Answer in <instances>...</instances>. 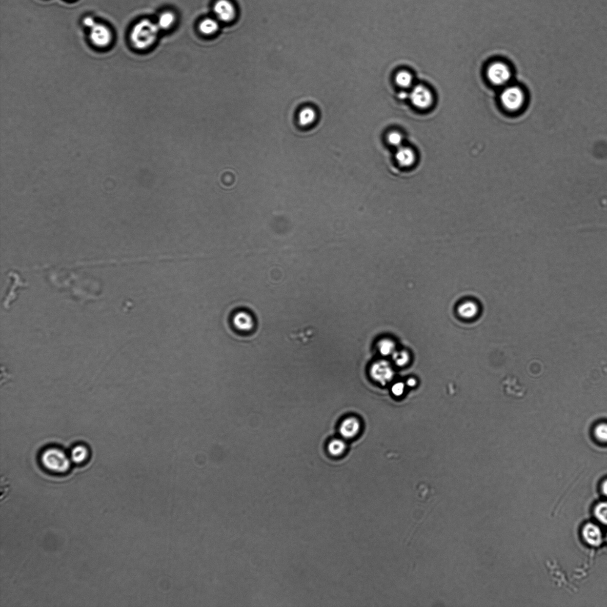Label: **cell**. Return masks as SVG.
<instances>
[{"label": "cell", "instance_id": "8992f818", "mask_svg": "<svg viewBox=\"0 0 607 607\" xmlns=\"http://www.w3.org/2000/svg\"><path fill=\"white\" fill-rule=\"evenodd\" d=\"M409 96L413 105L421 109L429 108L431 106L434 99L431 92L422 85L414 87Z\"/></svg>", "mask_w": 607, "mask_h": 607}, {"label": "cell", "instance_id": "cb8c5ba5", "mask_svg": "<svg viewBox=\"0 0 607 607\" xmlns=\"http://www.w3.org/2000/svg\"><path fill=\"white\" fill-rule=\"evenodd\" d=\"M595 437L601 442H607V424H601L595 427Z\"/></svg>", "mask_w": 607, "mask_h": 607}, {"label": "cell", "instance_id": "52a82bcc", "mask_svg": "<svg viewBox=\"0 0 607 607\" xmlns=\"http://www.w3.org/2000/svg\"><path fill=\"white\" fill-rule=\"evenodd\" d=\"M370 374L373 380L385 385L392 380L394 371L392 367L387 361H379L372 364Z\"/></svg>", "mask_w": 607, "mask_h": 607}, {"label": "cell", "instance_id": "ffe728a7", "mask_svg": "<svg viewBox=\"0 0 607 607\" xmlns=\"http://www.w3.org/2000/svg\"><path fill=\"white\" fill-rule=\"evenodd\" d=\"M386 140L389 145L397 149L404 145V136L401 132L392 131L388 132Z\"/></svg>", "mask_w": 607, "mask_h": 607}, {"label": "cell", "instance_id": "30bf717a", "mask_svg": "<svg viewBox=\"0 0 607 607\" xmlns=\"http://www.w3.org/2000/svg\"><path fill=\"white\" fill-rule=\"evenodd\" d=\"M395 159L400 166L410 168L415 164L417 156L413 148L402 145L397 148Z\"/></svg>", "mask_w": 607, "mask_h": 607}, {"label": "cell", "instance_id": "5b68a950", "mask_svg": "<svg viewBox=\"0 0 607 607\" xmlns=\"http://www.w3.org/2000/svg\"><path fill=\"white\" fill-rule=\"evenodd\" d=\"M213 12L215 18L225 23L233 21L237 15L236 5L231 0H217L214 4Z\"/></svg>", "mask_w": 607, "mask_h": 607}, {"label": "cell", "instance_id": "9c48e42d", "mask_svg": "<svg viewBox=\"0 0 607 607\" xmlns=\"http://www.w3.org/2000/svg\"><path fill=\"white\" fill-rule=\"evenodd\" d=\"M361 422L354 416L344 419L339 427V433L342 437L347 440L354 438L361 430Z\"/></svg>", "mask_w": 607, "mask_h": 607}, {"label": "cell", "instance_id": "7c38bea8", "mask_svg": "<svg viewBox=\"0 0 607 607\" xmlns=\"http://www.w3.org/2000/svg\"><path fill=\"white\" fill-rule=\"evenodd\" d=\"M233 324L237 329L243 332H249L255 325V322L250 314L241 311L236 313L233 319Z\"/></svg>", "mask_w": 607, "mask_h": 607}, {"label": "cell", "instance_id": "e0dca14e", "mask_svg": "<svg viewBox=\"0 0 607 607\" xmlns=\"http://www.w3.org/2000/svg\"><path fill=\"white\" fill-rule=\"evenodd\" d=\"M89 457V451L84 445H77L72 449L70 459L71 462L81 464L87 459Z\"/></svg>", "mask_w": 607, "mask_h": 607}, {"label": "cell", "instance_id": "4316f807", "mask_svg": "<svg viewBox=\"0 0 607 607\" xmlns=\"http://www.w3.org/2000/svg\"><path fill=\"white\" fill-rule=\"evenodd\" d=\"M602 491L604 495L607 497V480L602 485Z\"/></svg>", "mask_w": 607, "mask_h": 607}, {"label": "cell", "instance_id": "7402d4cb", "mask_svg": "<svg viewBox=\"0 0 607 607\" xmlns=\"http://www.w3.org/2000/svg\"><path fill=\"white\" fill-rule=\"evenodd\" d=\"M392 356L393 360L397 366L406 365L409 361V355L405 350H396Z\"/></svg>", "mask_w": 607, "mask_h": 607}, {"label": "cell", "instance_id": "8fae6325", "mask_svg": "<svg viewBox=\"0 0 607 607\" xmlns=\"http://www.w3.org/2000/svg\"><path fill=\"white\" fill-rule=\"evenodd\" d=\"M584 539L590 546H600L603 543V534L601 529L594 524L588 523L585 526L582 530Z\"/></svg>", "mask_w": 607, "mask_h": 607}, {"label": "cell", "instance_id": "6da1fadb", "mask_svg": "<svg viewBox=\"0 0 607 607\" xmlns=\"http://www.w3.org/2000/svg\"><path fill=\"white\" fill-rule=\"evenodd\" d=\"M156 22L150 19H143L135 24L130 34V41L135 49L140 51L147 50L155 45L158 40L159 32Z\"/></svg>", "mask_w": 607, "mask_h": 607}, {"label": "cell", "instance_id": "ba28073f", "mask_svg": "<svg viewBox=\"0 0 607 607\" xmlns=\"http://www.w3.org/2000/svg\"><path fill=\"white\" fill-rule=\"evenodd\" d=\"M112 37L110 29L104 24L96 23L91 28L90 40L96 46L103 48L108 45Z\"/></svg>", "mask_w": 607, "mask_h": 607}, {"label": "cell", "instance_id": "d4e9b609", "mask_svg": "<svg viewBox=\"0 0 607 607\" xmlns=\"http://www.w3.org/2000/svg\"><path fill=\"white\" fill-rule=\"evenodd\" d=\"M393 393L396 396H401L404 392L405 385L402 383H397L394 384L392 389Z\"/></svg>", "mask_w": 607, "mask_h": 607}, {"label": "cell", "instance_id": "d6986e66", "mask_svg": "<svg viewBox=\"0 0 607 607\" xmlns=\"http://www.w3.org/2000/svg\"><path fill=\"white\" fill-rule=\"evenodd\" d=\"M377 348L383 356L392 355L396 350L394 342L388 338L383 339L378 342Z\"/></svg>", "mask_w": 607, "mask_h": 607}, {"label": "cell", "instance_id": "2e32d148", "mask_svg": "<svg viewBox=\"0 0 607 607\" xmlns=\"http://www.w3.org/2000/svg\"><path fill=\"white\" fill-rule=\"evenodd\" d=\"M478 306L472 302H466L462 304L458 308V313L463 318L472 319L478 313Z\"/></svg>", "mask_w": 607, "mask_h": 607}, {"label": "cell", "instance_id": "ac0fdd59", "mask_svg": "<svg viewBox=\"0 0 607 607\" xmlns=\"http://www.w3.org/2000/svg\"><path fill=\"white\" fill-rule=\"evenodd\" d=\"M346 444L341 439H334L328 444L327 449L329 454L334 457L341 456L346 451Z\"/></svg>", "mask_w": 607, "mask_h": 607}, {"label": "cell", "instance_id": "7a4b0ae2", "mask_svg": "<svg viewBox=\"0 0 607 607\" xmlns=\"http://www.w3.org/2000/svg\"><path fill=\"white\" fill-rule=\"evenodd\" d=\"M499 101L506 111L515 114L521 112L525 107L526 93L520 85L510 83L502 88Z\"/></svg>", "mask_w": 607, "mask_h": 607}, {"label": "cell", "instance_id": "484cf974", "mask_svg": "<svg viewBox=\"0 0 607 607\" xmlns=\"http://www.w3.org/2000/svg\"><path fill=\"white\" fill-rule=\"evenodd\" d=\"M83 23L85 26L89 27V28H92V27L96 24L95 20L91 17L85 18L84 19Z\"/></svg>", "mask_w": 607, "mask_h": 607}, {"label": "cell", "instance_id": "f1b7e54d", "mask_svg": "<svg viewBox=\"0 0 607 607\" xmlns=\"http://www.w3.org/2000/svg\"><path fill=\"white\" fill-rule=\"evenodd\" d=\"M606 539H607V536H606Z\"/></svg>", "mask_w": 607, "mask_h": 607}, {"label": "cell", "instance_id": "83f0119b", "mask_svg": "<svg viewBox=\"0 0 607 607\" xmlns=\"http://www.w3.org/2000/svg\"><path fill=\"white\" fill-rule=\"evenodd\" d=\"M416 384V382L415 379H410L407 380V385L410 386V387H413V386H415Z\"/></svg>", "mask_w": 607, "mask_h": 607}, {"label": "cell", "instance_id": "9a60e30c", "mask_svg": "<svg viewBox=\"0 0 607 607\" xmlns=\"http://www.w3.org/2000/svg\"><path fill=\"white\" fill-rule=\"evenodd\" d=\"M220 23L216 18H207L200 22L199 30L203 35L211 37L219 32Z\"/></svg>", "mask_w": 607, "mask_h": 607}, {"label": "cell", "instance_id": "277c9868", "mask_svg": "<svg viewBox=\"0 0 607 607\" xmlns=\"http://www.w3.org/2000/svg\"><path fill=\"white\" fill-rule=\"evenodd\" d=\"M486 76L491 84L502 89L510 84L513 78L512 68L505 61H495L488 66Z\"/></svg>", "mask_w": 607, "mask_h": 607}, {"label": "cell", "instance_id": "44dd1931", "mask_svg": "<svg viewBox=\"0 0 607 607\" xmlns=\"http://www.w3.org/2000/svg\"><path fill=\"white\" fill-rule=\"evenodd\" d=\"M413 81L412 74L406 71H400L396 76V83L403 88L410 87L412 85Z\"/></svg>", "mask_w": 607, "mask_h": 607}, {"label": "cell", "instance_id": "603a6c76", "mask_svg": "<svg viewBox=\"0 0 607 607\" xmlns=\"http://www.w3.org/2000/svg\"><path fill=\"white\" fill-rule=\"evenodd\" d=\"M596 518L601 523L607 525V502H601L595 509Z\"/></svg>", "mask_w": 607, "mask_h": 607}, {"label": "cell", "instance_id": "3957f363", "mask_svg": "<svg viewBox=\"0 0 607 607\" xmlns=\"http://www.w3.org/2000/svg\"><path fill=\"white\" fill-rule=\"evenodd\" d=\"M71 460L61 449L49 448L42 452L41 462L44 467L51 472L62 474L70 467Z\"/></svg>", "mask_w": 607, "mask_h": 607}, {"label": "cell", "instance_id": "4fadbf2b", "mask_svg": "<svg viewBox=\"0 0 607 607\" xmlns=\"http://www.w3.org/2000/svg\"><path fill=\"white\" fill-rule=\"evenodd\" d=\"M177 21V16L172 11H165L159 15L156 23L159 28L162 31L170 30L175 26Z\"/></svg>", "mask_w": 607, "mask_h": 607}, {"label": "cell", "instance_id": "5bb4252c", "mask_svg": "<svg viewBox=\"0 0 607 607\" xmlns=\"http://www.w3.org/2000/svg\"><path fill=\"white\" fill-rule=\"evenodd\" d=\"M317 118V113L315 109L311 106L303 107L298 114V121L301 126H310L316 122Z\"/></svg>", "mask_w": 607, "mask_h": 607}]
</instances>
